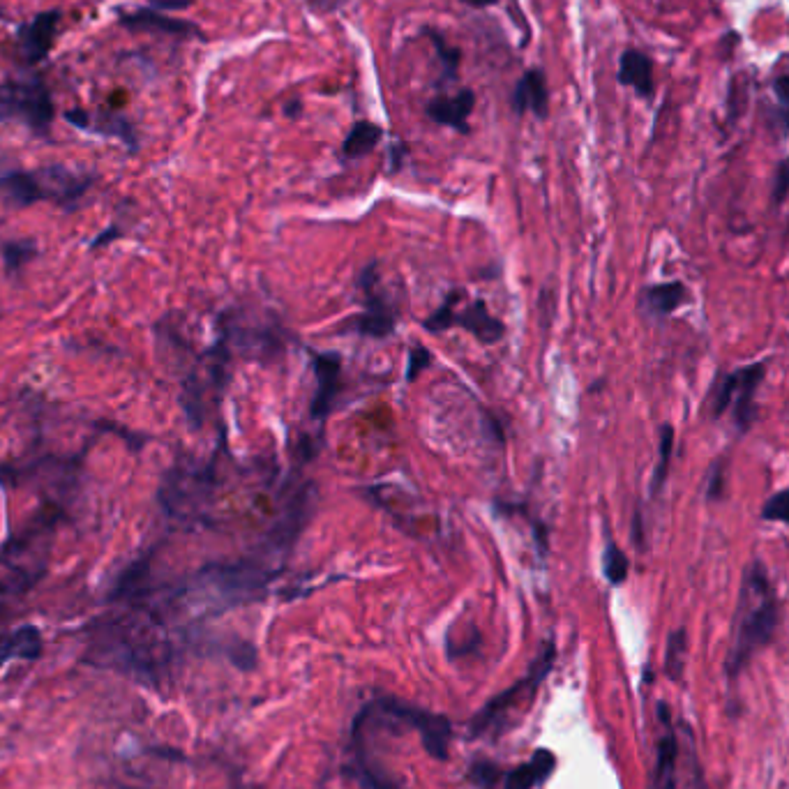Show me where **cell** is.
I'll use <instances>...</instances> for the list:
<instances>
[{
	"label": "cell",
	"mask_w": 789,
	"mask_h": 789,
	"mask_svg": "<svg viewBox=\"0 0 789 789\" xmlns=\"http://www.w3.org/2000/svg\"><path fill=\"white\" fill-rule=\"evenodd\" d=\"M266 556L243 559L236 563H210L178 591V598L194 610L222 612L229 607L250 603L266 593L268 582L277 573V566H270Z\"/></svg>",
	"instance_id": "cell-1"
},
{
	"label": "cell",
	"mask_w": 789,
	"mask_h": 789,
	"mask_svg": "<svg viewBox=\"0 0 789 789\" xmlns=\"http://www.w3.org/2000/svg\"><path fill=\"white\" fill-rule=\"evenodd\" d=\"M778 621L776 596L762 561H753L743 575L739 605L734 614L732 646L727 653V674L739 676L753 656L771 642Z\"/></svg>",
	"instance_id": "cell-2"
},
{
	"label": "cell",
	"mask_w": 789,
	"mask_h": 789,
	"mask_svg": "<svg viewBox=\"0 0 789 789\" xmlns=\"http://www.w3.org/2000/svg\"><path fill=\"white\" fill-rule=\"evenodd\" d=\"M88 187L90 176L60 164L37 171H0V197L17 208L33 206L44 199H54L70 208L84 197Z\"/></svg>",
	"instance_id": "cell-3"
},
{
	"label": "cell",
	"mask_w": 789,
	"mask_h": 789,
	"mask_svg": "<svg viewBox=\"0 0 789 789\" xmlns=\"http://www.w3.org/2000/svg\"><path fill=\"white\" fill-rule=\"evenodd\" d=\"M54 114V97L40 77L0 84V120H17L40 137H47Z\"/></svg>",
	"instance_id": "cell-4"
},
{
	"label": "cell",
	"mask_w": 789,
	"mask_h": 789,
	"mask_svg": "<svg viewBox=\"0 0 789 789\" xmlns=\"http://www.w3.org/2000/svg\"><path fill=\"white\" fill-rule=\"evenodd\" d=\"M552 663H554V646L547 644L545 649L538 653V658L533 660L529 674L517 681L515 686H510L506 693L494 697V700L478 713L476 720H473V734L483 736L490 732L492 727H501L508 720L510 713L524 706V702H531V697L536 695L540 683H543L545 676L550 674Z\"/></svg>",
	"instance_id": "cell-5"
},
{
	"label": "cell",
	"mask_w": 789,
	"mask_h": 789,
	"mask_svg": "<svg viewBox=\"0 0 789 789\" xmlns=\"http://www.w3.org/2000/svg\"><path fill=\"white\" fill-rule=\"evenodd\" d=\"M462 298L460 291H450L446 300H443L437 312H432L425 319V330L430 333H443V330L460 326L469 330L473 337H478L480 342L494 344L506 335V326L487 310L485 300H473L469 307H464L462 312H457V300Z\"/></svg>",
	"instance_id": "cell-6"
},
{
	"label": "cell",
	"mask_w": 789,
	"mask_h": 789,
	"mask_svg": "<svg viewBox=\"0 0 789 789\" xmlns=\"http://www.w3.org/2000/svg\"><path fill=\"white\" fill-rule=\"evenodd\" d=\"M358 284L365 293V312L349 319V326L344 330H353V333L374 337V340H383V337L393 335L397 326V312L381 293L377 263H367V266L360 270Z\"/></svg>",
	"instance_id": "cell-7"
},
{
	"label": "cell",
	"mask_w": 789,
	"mask_h": 789,
	"mask_svg": "<svg viewBox=\"0 0 789 789\" xmlns=\"http://www.w3.org/2000/svg\"><path fill=\"white\" fill-rule=\"evenodd\" d=\"M762 379H764V363L741 367V370L727 374V377H723V381H720V386H718L713 413H716V416H723L727 407L732 404L734 423L739 425L741 432H746L750 423H753L755 393H757V388H760Z\"/></svg>",
	"instance_id": "cell-8"
},
{
	"label": "cell",
	"mask_w": 789,
	"mask_h": 789,
	"mask_svg": "<svg viewBox=\"0 0 789 789\" xmlns=\"http://www.w3.org/2000/svg\"><path fill=\"white\" fill-rule=\"evenodd\" d=\"M383 711L390 720H397V723H404L413 727L423 739V746L427 753L437 760H446L448 757V743H450V723L443 716H434V713L413 709V706L400 704L388 700L383 704Z\"/></svg>",
	"instance_id": "cell-9"
},
{
	"label": "cell",
	"mask_w": 789,
	"mask_h": 789,
	"mask_svg": "<svg viewBox=\"0 0 789 789\" xmlns=\"http://www.w3.org/2000/svg\"><path fill=\"white\" fill-rule=\"evenodd\" d=\"M116 17L118 24L132 30V33H155V35H171V37H183V40H206L204 30L197 24L185 19L167 17V14L150 10V7H137V10H125V7H116Z\"/></svg>",
	"instance_id": "cell-10"
},
{
	"label": "cell",
	"mask_w": 789,
	"mask_h": 789,
	"mask_svg": "<svg viewBox=\"0 0 789 789\" xmlns=\"http://www.w3.org/2000/svg\"><path fill=\"white\" fill-rule=\"evenodd\" d=\"M60 26V10H47L35 14L26 24L17 28V54L28 65L40 63L49 56L54 47L56 33Z\"/></svg>",
	"instance_id": "cell-11"
},
{
	"label": "cell",
	"mask_w": 789,
	"mask_h": 789,
	"mask_svg": "<svg viewBox=\"0 0 789 789\" xmlns=\"http://www.w3.org/2000/svg\"><path fill=\"white\" fill-rule=\"evenodd\" d=\"M65 120L77 127L81 132H93L100 137L120 139L130 150L139 148L137 132L130 120L116 114V111H88V109H72L65 114Z\"/></svg>",
	"instance_id": "cell-12"
},
{
	"label": "cell",
	"mask_w": 789,
	"mask_h": 789,
	"mask_svg": "<svg viewBox=\"0 0 789 789\" xmlns=\"http://www.w3.org/2000/svg\"><path fill=\"white\" fill-rule=\"evenodd\" d=\"M476 109V93L469 88L457 90L455 95H437L427 102L425 114L432 123L453 127L455 132L469 134V116Z\"/></svg>",
	"instance_id": "cell-13"
},
{
	"label": "cell",
	"mask_w": 789,
	"mask_h": 789,
	"mask_svg": "<svg viewBox=\"0 0 789 789\" xmlns=\"http://www.w3.org/2000/svg\"><path fill=\"white\" fill-rule=\"evenodd\" d=\"M314 372H317V393L312 402V418L323 423L330 416L335 397L340 395V372L342 356L340 353H317L314 356Z\"/></svg>",
	"instance_id": "cell-14"
},
{
	"label": "cell",
	"mask_w": 789,
	"mask_h": 789,
	"mask_svg": "<svg viewBox=\"0 0 789 789\" xmlns=\"http://www.w3.org/2000/svg\"><path fill=\"white\" fill-rule=\"evenodd\" d=\"M513 104L517 114H533L540 120L550 114V88H547V77L540 67H531L522 74L515 86Z\"/></svg>",
	"instance_id": "cell-15"
},
{
	"label": "cell",
	"mask_w": 789,
	"mask_h": 789,
	"mask_svg": "<svg viewBox=\"0 0 789 789\" xmlns=\"http://www.w3.org/2000/svg\"><path fill=\"white\" fill-rule=\"evenodd\" d=\"M619 84L635 88L640 97H651L653 93V63L651 58L637 49H628L619 60Z\"/></svg>",
	"instance_id": "cell-16"
},
{
	"label": "cell",
	"mask_w": 789,
	"mask_h": 789,
	"mask_svg": "<svg viewBox=\"0 0 789 789\" xmlns=\"http://www.w3.org/2000/svg\"><path fill=\"white\" fill-rule=\"evenodd\" d=\"M42 653V635L35 626H21L0 635V667L10 660H37Z\"/></svg>",
	"instance_id": "cell-17"
},
{
	"label": "cell",
	"mask_w": 789,
	"mask_h": 789,
	"mask_svg": "<svg viewBox=\"0 0 789 789\" xmlns=\"http://www.w3.org/2000/svg\"><path fill=\"white\" fill-rule=\"evenodd\" d=\"M554 766H556V757L550 753V750H536L529 762L517 766V769L508 773L503 789H533L550 776Z\"/></svg>",
	"instance_id": "cell-18"
},
{
	"label": "cell",
	"mask_w": 789,
	"mask_h": 789,
	"mask_svg": "<svg viewBox=\"0 0 789 789\" xmlns=\"http://www.w3.org/2000/svg\"><path fill=\"white\" fill-rule=\"evenodd\" d=\"M381 137L383 130L377 123H372V120H358V123H353L347 139H344L342 157L344 160H358V157L370 155L372 150L377 148Z\"/></svg>",
	"instance_id": "cell-19"
},
{
	"label": "cell",
	"mask_w": 789,
	"mask_h": 789,
	"mask_svg": "<svg viewBox=\"0 0 789 789\" xmlns=\"http://www.w3.org/2000/svg\"><path fill=\"white\" fill-rule=\"evenodd\" d=\"M683 296H686V287L681 282H665L646 289L642 300L646 312L653 314V317H667L683 303Z\"/></svg>",
	"instance_id": "cell-20"
},
{
	"label": "cell",
	"mask_w": 789,
	"mask_h": 789,
	"mask_svg": "<svg viewBox=\"0 0 789 789\" xmlns=\"http://www.w3.org/2000/svg\"><path fill=\"white\" fill-rule=\"evenodd\" d=\"M672 448H674V430H672L670 425L660 427L658 462H656V469H653L651 485H649L651 497H656V494H658L660 490H663L665 478H667V469H670V460H672Z\"/></svg>",
	"instance_id": "cell-21"
},
{
	"label": "cell",
	"mask_w": 789,
	"mask_h": 789,
	"mask_svg": "<svg viewBox=\"0 0 789 789\" xmlns=\"http://www.w3.org/2000/svg\"><path fill=\"white\" fill-rule=\"evenodd\" d=\"M686 649H688V637L686 630L679 628L667 637V649H665V672L672 681H679L683 674V663H686Z\"/></svg>",
	"instance_id": "cell-22"
},
{
	"label": "cell",
	"mask_w": 789,
	"mask_h": 789,
	"mask_svg": "<svg viewBox=\"0 0 789 789\" xmlns=\"http://www.w3.org/2000/svg\"><path fill=\"white\" fill-rule=\"evenodd\" d=\"M427 35H430V40L434 44V51L439 54V60L443 65V79L446 81H455L457 79V70H460V60H462V51L453 47L446 37H443L439 30H427Z\"/></svg>",
	"instance_id": "cell-23"
},
{
	"label": "cell",
	"mask_w": 789,
	"mask_h": 789,
	"mask_svg": "<svg viewBox=\"0 0 789 789\" xmlns=\"http://www.w3.org/2000/svg\"><path fill=\"white\" fill-rule=\"evenodd\" d=\"M628 556L623 554L621 547H616V543H607L603 552V573L612 586H619L626 582L628 577Z\"/></svg>",
	"instance_id": "cell-24"
},
{
	"label": "cell",
	"mask_w": 789,
	"mask_h": 789,
	"mask_svg": "<svg viewBox=\"0 0 789 789\" xmlns=\"http://www.w3.org/2000/svg\"><path fill=\"white\" fill-rule=\"evenodd\" d=\"M35 257V243L30 240H17V243L3 245V259L7 270H21Z\"/></svg>",
	"instance_id": "cell-25"
},
{
	"label": "cell",
	"mask_w": 789,
	"mask_h": 789,
	"mask_svg": "<svg viewBox=\"0 0 789 789\" xmlns=\"http://www.w3.org/2000/svg\"><path fill=\"white\" fill-rule=\"evenodd\" d=\"M358 780L365 789H402L395 780H390L386 773L374 769L372 764H358Z\"/></svg>",
	"instance_id": "cell-26"
},
{
	"label": "cell",
	"mask_w": 789,
	"mask_h": 789,
	"mask_svg": "<svg viewBox=\"0 0 789 789\" xmlns=\"http://www.w3.org/2000/svg\"><path fill=\"white\" fill-rule=\"evenodd\" d=\"M762 517L764 520H773V522H785L789 526V487L787 490L776 492L769 501L764 503Z\"/></svg>",
	"instance_id": "cell-27"
},
{
	"label": "cell",
	"mask_w": 789,
	"mask_h": 789,
	"mask_svg": "<svg viewBox=\"0 0 789 789\" xmlns=\"http://www.w3.org/2000/svg\"><path fill=\"white\" fill-rule=\"evenodd\" d=\"M430 365H432V353L418 344V347H413L409 351V365H407V374H404V377H407V381H416L418 374L427 370Z\"/></svg>",
	"instance_id": "cell-28"
},
{
	"label": "cell",
	"mask_w": 789,
	"mask_h": 789,
	"mask_svg": "<svg viewBox=\"0 0 789 789\" xmlns=\"http://www.w3.org/2000/svg\"><path fill=\"white\" fill-rule=\"evenodd\" d=\"M229 653L234 665H238L240 670H252V667L257 665V649H254L250 642H238Z\"/></svg>",
	"instance_id": "cell-29"
},
{
	"label": "cell",
	"mask_w": 789,
	"mask_h": 789,
	"mask_svg": "<svg viewBox=\"0 0 789 789\" xmlns=\"http://www.w3.org/2000/svg\"><path fill=\"white\" fill-rule=\"evenodd\" d=\"M787 190H789V162L780 164V169L776 174V190H773V199L783 201Z\"/></svg>",
	"instance_id": "cell-30"
},
{
	"label": "cell",
	"mask_w": 789,
	"mask_h": 789,
	"mask_svg": "<svg viewBox=\"0 0 789 789\" xmlns=\"http://www.w3.org/2000/svg\"><path fill=\"white\" fill-rule=\"evenodd\" d=\"M155 7H162V10H183V7H190L194 0H150Z\"/></svg>",
	"instance_id": "cell-31"
},
{
	"label": "cell",
	"mask_w": 789,
	"mask_h": 789,
	"mask_svg": "<svg viewBox=\"0 0 789 789\" xmlns=\"http://www.w3.org/2000/svg\"><path fill=\"white\" fill-rule=\"evenodd\" d=\"M284 116L287 118H298L300 114H303V102L298 100V97H293V100H289V102H284Z\"/></svg>",
	"instance_id": "cell-32"
},
{
	"label": "cell",
	"mask_w": 789,
	"mask_h": 789,
	"mask_svg": "<svg viewBox=\"0 0 789 789\" xmlns=\"http://www.w3.org/2000/svg\"><path fill=\"white\" fill-rule=\"evenodd\" d=\"M720 476H723V469L720 467H713L711 471V483H709V499H716L720 494Z\"/></svg>",
	"instance_id": "cell-33"
},
{
	"label": "cell",
	"mask_w": 789,
	"mask_h": 789,
	"mask_svg": "<svg viewBox=\"0 0 789 789\" xmlns=\"http://www.w3.org/2000/svg\"><path fill=\"white\" fill-rule=\"evenodd\" d=\"M776 93H778L780 100H783L785 104H789V77H780L776 81Z\"/></svg>",
	"instance_id": "cell-34"
},
{
	"label": "cell",
	"mask_w": 789,
	"mask_h": 789,
	"mask_svg": "<svg viewBox=\"0 0 789 789\" xmlns=\"http://www.w3.org/2000/svg\"><path fill=\"white\" fill-rule=\"evenodd\" d=\"M116 236H118V231H116V227H111L109 231H104V234H102L100 238H97V240H95V243H93V245H95V247H100V245H104V243H107V240H111V238H116Z\"/></svg>",
	"instance_id": "cell-35"
},
{
	"label": "cell",
	"mask_w": 789,
	"mask_h": 789,
	"mask_svg": "<svg viewBox=\"0 0 789 789\" xmlns=\"http://www.w3.org/2000/svg\"><path fill=\"white\" fill-rule=\"evenodd\" d=\"M464 3H469L471 7H492L497 5L499 0H464Z\"/></svg>",
	"instance_id": "cell-36"
},
{
	"label": "cell",
	"mask_w": 789,
	"mask_h": 789,
	"mask_svg": "<svg viewBox=\"0 0 789 789\" xmlns=\"http://www.w3.org/2000/svg\"><path fill=\"white\" fill-rule=\"evenodd\" d=\"M310 3H314V5H317V3H319V0H310Z\"/></svg>",
	"instance_id": "cell-37"
},
{
	"label": "cell",
	"mask_w": 789,
	"mask_h": 789,
	"mask_svg": "<svg viewBox=\"0 0 789 789\" xmlns=\"http://www.w3.org/2000/svg\"><path fill=\"white\" fill-rule=\"evenodd\" d=\"M0 17H3V14H0Z\"/></svg>",
	"instance_id": "cell-38"
}]
</instances>
